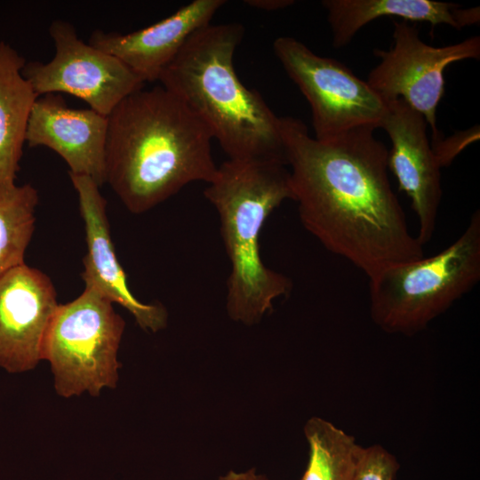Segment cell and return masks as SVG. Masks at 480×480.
I'll list each match as a JSON object with an SVG mask.
<instances>
[{"label": "cell", "mask_w": 480, "mask_h": 480, "mask_svg": "<svg viewBox=\"0 0 480 480\" xmlns=\"http://www.w3.org/2000/svg\"><path fill=\"white\" fill-rule=\"evenodd\" d=\"M280 118L300 220L326 250L367 277L424 256L390 185L388 150L375 129L318 140L300 119Z\"/></svg>", "instance_id": "cell-1"}, {"label": "cell", "mask_w": 480, "mask_h": 480, "mask_svg": "<svg viewBox=\"0 0 480 480\" xmlns=\"http://www.w3.org/2000/svg\"><path fill=\"white\" fill-rule=\"evenodd\" d=\"M212 140L173 93L142 88L108 116L106 182L129 212H148L186 185L213 179Z\"/></svg>", "instance_id": "cell-2"}, {"label": "cell", "mask_w": 480, "mask_h": 480, "mask_svg": "<svg viewBox=\"0 0 480 480\" xmlns=\"http://www.w3.org/2000/svg\"><path fill=\"white\" fill-rule=\"evenodd\" d=\"M244 29L208 24L196 31L158 81L205 125L229 159H272L286 164L281 118L246 87L234 67Z\"/></svg>", "instance_id": "cell-3"}, {"label": "cell", "mask_w": 480, "mask_h": 480, "mask_svg": "<svg viewBox=\"0 0 480 480\" xmlns=\"http://www.w3.org/2000/svg\"><path fill=\"white\" fill-rule=\"evenodd\" d=\"M272 159H228L217 168L204 190L215 207L230 262L226 309L237 323L252 325L286 296L292 281L268 268L260 237L270 214L284 201L293 200L290 172Z\"/></svg>", "instance_id": "cell-4"}, {"label": "cell", "mask_w": 480, "mask_h": 480, "mask_svg": "<svg viewBox=\"0 0 480 480\" xmlns=\"http://www.w3.org/2000/svg\"><path fill=\"white\" fill-rule=\"evenodd\" d=\"M369 279L370 314L390 334L414 335L480 281V211L435 255L388 266Z\"/></svg>", "instance_id": "cell-5"}, {"label": "cell", "mask_w": 480, "mask_h": 480, "mask_svg": "<svg viewBox=\"0 0 480 480\" xmlns=\"http://www.w3.org/2000/svg\"><path fill=\"white\" fill-rule=\"evenodd\" d=\"M124 327L113 303L92 288L84 287L72 301L59 304L42 345V360L51 365L59 396H98L104 388L116 387Z\"/></svg>", "instance_id": "cell-6"}, {"label": "cell", "mask_w": 480, "mask_h": 480, "mask_svg": "<svg viewBox=\"0 0 480 480\" xmlns=\"http://www.w3.org/2000/svg\"><path fill=\"white\" fill-rule=\"evenodd\" d=\"M275 55L308 100L315 139L328 140L360 127L380 128L387 104L347 66L292 36L277 37Z\"/></svg>", "instance_id": "cell-7"}, {"label": "cell", "mask_w": 480, "mask_h": 480, "mask_svg": "<svg viewBox=\"0 0 480 480\" xmlns=\"http://www.w3.org/2000/svg\"><path fill=\"white\" fill-rule=\"evenodd\" d=\"M393 24L394 44L388 51L374 50L380 61L366 82L386 104L403 99L420 112L435 142L444 137L436 127V108L444 93V72L453 62L479 60L480 37L436 47L421 40L415 25L405 20Z\"/></svg>", "instance_id": "cell-8"}, {"label": "cell", "mask_w": 480, "mask_h": 480, "mask_svg": "<svg viewBox=\"0 0 480 480\" xmlns=\"http://www.w3.org/2000/svg\"><path fill=\"white\" fill-rule=\"evenodd\" d=\"M55 53L46 62H26L22 74L39 96L65 92L108 116L145 82L117 58L79 38L75 27L55 20L49 28Z\"/></svg>", "instance_id": "cell-9"}, {"label": "cell", "mask_w": 480, "mask_h": 480, "mask_svg": "<svg viewBox=\"0 0 480 480\" xmlns=\"http://www.w3.org/2000/svg\"><path fill=\"white\" fill-rule=\"evenodd\" d=\"M424 116L403 99L387 103L380 123L388 135V169L396 177L399 190L411 200L419 226L416 236L424 245L436 230L442 200L441 166L431 148Z\"/></svg>", "instance_id": "cell-10"}, {"label": "cell", "mask_w": 480, "mask_h": 480, "mask_svg": "<svg viewBox=\"0 0 480 480\" xmlns=\"http://www.w3.org/2000/svg\"><path fill=\"white\" fill-rule=\"evenodd\" d=\"M59 303L50 277L26 263L0 276V367L11 373L33 370Z\"/></svg>", "instance_id": "cell-11"}, {"label": "cell", "mask_w": 480, "mask_h": 480, "mask_svg": "<svg viewBox=\"0 0 480 480\" xmlns=\"http://www.w3.org/2000/svg\"><path fill=\"white\" fill-rule=\"evenodd\" d=\"M76 189L85 229L87 251L81 274L84 287L124 308L146 332H156L167 324V311L160 303H144L132 292L112 241L107 201L90 177L68 172Z\"/></svg>", "instance_id": "cell-12"}, {"label": "cell", "mask_w": 480, "mask_h": 480, "mask_svg": "<svg viewBox=\"0 0 480 480\" xmlns=\"http://www.w3.org/2000/svg\"><path fill=\"white\" fill-rule=\"evenodd\" d=\"M108 116L92 108H69L61 95L39 96L26 132L30 148L46 147L67 163L70 173L106 182L105 152Z\"/></svg>", "instance_id": "cell-13"}, {"label": "cell", "mask_w": 480, "mask_h": 480, "mask_svg": "<svg viewBox=\"0 0 480 480\" xmlns=\"http://www.w3.org/2000/svg\"><path fill=\"white\" fill-rule=\"evenodd\" d=\"M225 0H194L173 14L126 34L94 30L89 44L113 55L145 83L158 81L187 40L211 23Z\"/></svg>", "instance_id": "cell-14"}, {"label": "cell", "mask_w": 480, "mask_h": 480, "mask_svg": "<svg viewBox=\"0 0 480 480\" xmlns=\"http://www.w3.org/2000/svg\"><path fill=\"white\" fill-rule=\"evenodd\" d=\"M25 59L0 41V184L15 183L33 106L38 98L22 74Z\"/></svg>", "instance_id": "cell-15"}, {"label": "cell", "mask_w": 480, "mask_h": 480, "mask_svg": "<svg viewBox=\"0 0 480 480\" xmlns=\"http://www.w3.org/2000/svg\"><path fill=\"white\" fill-rule=\"evenodd\" d=\"M332 45L348 44L360 28L380 17L402 18L405 21L445 24L461 29L460 4L433 0H324Z\"/></svg>", "instance_id": "cell-16"}, {"label": "cell", "mask_w": 480, "mask_h": 480, "mask_svg": "<svg viewBox=\"0 0 480 480\" xmlns=\"http://www.w3.org/2000/svg\"><path fill=\"white\" fill-rule=\"evenodd\" d=\"M308 444L307 468L300 480H352L360 445L332 422L311 417L304 426Z\"/></svg>", "instance_id": "cell-17"}, {"label": "cell", "mask_w": 480, "mask_h": 480, "mask_svg": "<svg viewBox=\"0 0 480 480\" xmlns=\"http://www.w3.org/2000/svg\"><path fill=\"white\" fill-rule=\"evenodd\" d=\"M38 202V192L29 183L0 184V276L25 263Z\"/></svg>", "instance_id": "cell-18"}, {"label": "cell", "mask_w": 480, "mask_h": 480, "mask_svg": "<svg viewBox=\"0 0 480 480\" xmlns=\"http://www.w3.org/2000/svg\"><path fill=\"white\" fill-rule=\"evenodd\" d=\"M398 470L397 460L383 446L360 445L352 480H395Z\"/></svg>", "instance_id": "cell-19"}, {"label": "cell", "mask_w": 480, "mask_h": 480, "mask_svg": "<svg viewBox=\"0 0 480 480\" xmlns=\"http://www.w3.org/2000/svg\"><path fill=\"white\" fill-rule=\"evenodd\" d=\"M479 139V126L430 142L440 166H449L455 157L470 143Z\"/></svg>", "instance_id": "cell-20"}, {"label": "cell", "mask_w": 480, "mask_h": 480, "mask_svg": "<svg viewBox=\"0 0 480 480\" xmlns=\"http://www.w3.org/2000/svg\"><path fill=\"white\" fill-rule=\"evenodd\" d=\"M244 3L251 7L271 12L286 8L295 2L292 0H245Z\"/></svg>", "instance_id": "cell-21"}, {"label": "cell", "mask_w": 480, "mask_h": 480, "mask_svg": "<svg viewBox=\"0 0 480 480\" xmlns=\"http://www.w3.org/2000/svg\"><path fill=\"white\" fill-rule=\"evenodd\" d=\"M217 480H268L262 474L258 473L257 469L252 468L248 470L237 472L229 470L228 473L220 476Z\"/></svg>", "instance_id": "cell-22"}]
</instances>
